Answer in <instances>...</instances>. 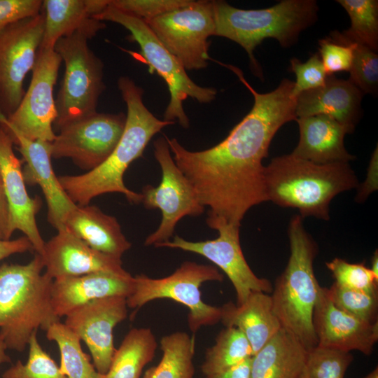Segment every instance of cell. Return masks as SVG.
I'll return each mask as SVG.
<instances>
[{"label": "cell", "instance_id": "obj_39", "mask_svg": "<svg viewBox=\"0 0 378 378\" xmlns=\"http://www.w3.org/2000/svg\"><path fill=\"white\" fill-rule=\"evenodd\" d=\"M192 0H109L108 6L138 18L145 22L178 8Z\"/></svg>", "mask_w": 378, "mask_h": 378}, {"label": "cell", "instance_id": "obj_15", "mask_svg": "<svg viewBox=\"0 0 378 378\" xmlns=\"http://www.w3.org/2000/svg\"><path fill=\"white\" fill-rule=\"evenodd\" d=\"M126 115L95 113L62 126L51 142L54 159L70 158L81 169L91 171L112 153L124 132Z\"/></svg>", "mask_w": 378, "mask_h": 378}, {"label": "cell", "instance_id": "obj_6", "mask_svg": "<svg viewBox=\"0 0 378 378\" xmlns=\"http://www.w3.org/2000/svg\"><path fill=\"white\" fill-rule=\"evenodd\" d=\"M288 234L290 256L272 289V308L281 327L309 350L317 346L312 319L321 287L314 271L318 246L300 215L291 218Z\"/></svg>", "mask_w": 378, "mask_h": 378}, {"label": "cell", "instance_id": "obj_13", "mask_svg": "<svg viewBox=\"0 0 378 378\" xmlns=\"http://www.w3.org/2000/svg\"><path fill=\"white\" fill-rule=\"evenodd\" d=\"M206 221L209 227L218 232L217 238L190 241L176 235L172 241L155 247L178 248L197 253L209 260L223 270L232 282L237 305L244 303L251 292H272L271 282L258 277L244 258L239 239L241 225L230 224L220 218L211 216H208Z\"/></svg>", "mask_w": 378, "mask_h": 378}, {"label": "cell", "instance_id": "obj_35", "mask_svg": "<svg viewBox=\"0 0 378 378\" xmlns=\"http://www.w3.org/2000/svg\"><path fill=\"white\" fill-rule=\"evenodd\" d=\"M28 358L25 363L18 360L2 374V378H66L59 365L42 348L33 332L29 343Z\"/></svg>", "mask_w": 378, "mask_h": 378}, {"label": "cell", "instance_id": "obj_23", "mask_svg": "<svg viewBox=\"0 0 378 378\" xmlns=\"http://www.w3.org/2000/svg\"><path fill=\"white\" fill-rule=\"evenodd\" d=\"M299 142L291 153L298 158L316 164L348 162L354 160L344 147L348 130L330 116L319 114L298 118Z\"/></svg>", "mask_w": 378, "mask_h": 378}, {"label": "cell", "instance_id": "obj_31", "mask_svg": "<svg viewBox=\"0 0 378 378\" xmlns=\"http://www.w3.org/2000/svg\"><path fill=\"white\" fill-rule=\"evenodd\" d=\"M252 356L245 335L237 328L225 327L218 333L215 344L206 349L201 370L204 375L220 372Z\"/></svg>", "mask_w": 378, "mask_h": 378}, {"label": "cell", "instance_id": "obj_37", "mask_svg": "<svg viewBox=\"0 0 378 378\" xmlns=\"http://www.w3.org/2000/svg\"><path fill=\"white\" fill-rule=\"evenodd\" d=\"M335 283L349 289L365 292H378V280L365 262L351 263L344 259L335 258L326 262Z\"/></svg>", "mask_w": 378, "mask_h": 378}, {"label": "cell", "instance_id": "obj_20", "mask_svg": "<svg viewBox=\"0 0 378 378\" xmlns=\"http://www.w3.org/2000/svg\"><path fill=\"white\" fill-rule=\"evenodd\" d=\"M8 132L25 161L22 170L25 183L41 187L47 202L48 222L57 230L63 228L66 217L76 204L68 197L54 172L51 142L32 141L15 132Z\"/></svg>", "mask_w": 378, "mask_h": 378}, {"label": "cell", "instance_id": "obj_30", "mask_svg": "<svg viewBox=\"0 0 378 378\" xmlns=\"http://www.w3.org/2000/svg\"><path fill=\"white\" fill-rule=\"evenodd\" d=\"M46 337L55 342L60 354L59 368L66 378H104L85 353L80 338L60 321L46 331Z\"/></svg>", "mask_w": 378, "mask_h": 378}, {"label": "cell", "instance_id": "obj_44", "mask_svg": "<svg viewBox=\"0 0 378 378\" xmlns=\"http://www.w3.org/2000/svg\"><path fill=\"white\" fill-rule=\"evenodd\" d=\"M34 251L29 239L22 236L15 239H0V261L11 255Z\"/></svg>", "mask_w": 378, "mask_h": 378}, {"label": "cell", "instance_id": "obj_24", "mask_svg": "<svg viewBox=\"0 0 378 378\" xmlns=\"http://www.w3.org/2000/svg\"><path fill=\"white\" fill-rule=\"evenodd\" d=\"M42 9L45 26L41 48L54 49L59 38L76 33L91 39L106 27L93 17L99 11L96 0H43Z\"/></svg>", "mask_w": 378, "mask_h": 378}, {"label": "cell", "instance_id": "obj_21", "mask_svg": "<svg viewBox=\"0 0 378 378\" xmlns=\"http://www.w3.org/2000/svg\"><path fill=\"white\" fill-rule=\"evenodd\" d=\"M134 287L129 272L101 271L78 276L53 279L51 304L55 314L66 316L71 311L94 300L111 296H130Z\"/></svg>", "mask_w": 378, "mask_h": 378}, {"label": "cell", "instance_id": "obj_2", "mask_svg": "<svg viewBox=\"0 0 378 378\" xmlns=\"http://www.w3.org/2000/svg\"><path fill=\"white\" fill-rule=\"evenodd\" d=\"M118 87L127 106L125 126L118 145L95 169L80 175L58 176L65 192L76 205H88L94 197L109 192L122 193L132 204L141 203V194L125 185L124 173L133 161L142 156L154 135L174 124L157 118L147 108L142 99L143 89L128 76H120Z\"/></svg>", "mask_w": 378, "mask_h": 378}, {"label": "cell", "instance_id": "obj_48", "mask_svg": "<svg viewBox=\"0 0 378 378\" xmlns=\"http://www.w3.org/2000/svg\"><path fill=\"white\" fill-rule=\"evenodd\" d=\"M363 378H378V368L377 366L372 370L370 373Z\"/></svg>", "mask_w": 378, "mask_h": 378}, {"label": "cell", "instance_id": "obj_29", "mask_svg": "<svg viewBox=\"0 0 378 378\" xmlns=\"http://www.w3.org/2000/svg\"><path fill=\"white\" fill-rule=\"evenodd\" d=\"M162 356L155 366L148 368L143 378H193L195 337L176 332L162 337Z\"/></svg>", "mask_w": 378, "mask_h": 378}, {"label": "cell", "instance_id": "obj_10", "mask_svg": "<svg viewBox=\"0 0 378 378\" xmlns=\"http://www.w3.org/2000/svg\"><path fill=\"white\" fill-rule=\"evenodd\" d=\"M163 46L186 70L208 66L209 38L215 36L213 1H191L147 22Z\"/></svg>", "mask_w": 378, "mask_h": 378}, {"label": "cell", "instance_id": "obj_33", "mask_svg": "<svg viewBox=\"0 0 378 378\" xmlns=\"http://www.w3.org/2000/svg\"><path fill=\"white\" fill-rule=\"evenodd\" d=\"M353 360L350 352L317 345L308 350L299 378H344Z\"/></svg>", "mask_w": 378, "mask_h": 378}, {"label": "cell", "instance_id": "obj_22", "mask_svg": "<svg viewBox=\"0 0 378 378\" xmlns=\"http://www.w3.org/2000/svg\"><path fill=\"white\" fill-rule=\"evenodd\" d=\"M363 93L349 80L328 76L325 84L300 93L295 99L296 118L319 114L332 117L351 134L360 115Z\"/></svg>", "mask_w": 378, "mask_h": 378}, {"label": "cell", "instance_id": "obj_19", "mask_svg": "<svg viewBox=\"0 0 378 378\" xmlns=\"http://www.w3.org/2000/svg\"><path fill=\"white\" fill-rule=\"evenodd\" d=\"M52 279L106 271L125 273L121 258L97 251L64 227L45 242L41 255Z\"/></svg>", "mask_w": 378, "mask_h": 378}, {"label": "cell", "instance_id": "obj_5", "mask_svg": "<svg viewBox=\"0 0 378 378\" xmlns=\"http://www.w3.org/2000/svg\"><path fill=\"white\" fill-rule=\"evenodd\" d=\"M215 36L227 38L241 46L248 54L254 75L263 80L262 70L253 51L267 38L281 47L295 44L300 34L317 20L318 7L314 0H284L263 9L244 10L224 1H213Z\"/></svg>", "mask_w": 378, "mask_h": 378}, {"label": "cell", "instance_id": "obj_43", "mask_svg": "<svg viewBox=\"0 0 378 378\" xmlns=\"http://www.w3.org/2000/svg\"><path fill=\"white\" fill-rule=\"evenodd\" d=\"M14 232L11 228V216L0 170V239L9 240Z\"/></svg>", "mask_w": 378, "mask_h": 378}, {"label": "cell", "instance_id": "obj_38", "mask_svg": "<svg viewBox=\"0 0 378 378\" xmlns=\"http://www.w3.org/2000/svg\"><path fill=\"white\" fill-rule=\"evenodd\" d=\"M289 70L296 76L291 95L295 99L302 92L323 86L328 78L318 52L305 62L297 58L290 60Z\"/></svg>", "mask_w": 378, "mask_h": 378}, {"label": "cell", "instance_id": "obj_11", "mask_svg": "<svg viewBox=\"0 0 378 378\" xmlns=\"http://www.w3.org/2000/svg\"><path fill=\"white\" fill-rule=\"evenodd\" d=\"M154 156L162 171L158 186L146 185L142 188L141 203L148 209H159L162 219L158 229L149 234L145 246L169 241L176 225L187 216H198L204 210L192 186L176 164L165 137L153 142Z\"/></svg>", "mask_w": 378, "mask_h": 378}, {"label": "cell", "instance_id": "obj_12", "mask_svg": "<svg viewBox=\"0 0 378 378\" xmlns=\"http://www.w3.org/2000/svg\"><path fill=\"white\" fill-rule=\"evenodd\" d=\"M44 26L42 11L0 30V111L6 118L25 93L23 82L35 64Z\"/></svg>", "mask_w": 378, "mask_h": 378}, {"label": "cell", "instance_id": "obj_28", "mask_svg": "<svg viewBox=\"0 0 378 378\" xmlns=\"http://www.w3.org/2000/svg\"><path fill=\"white\" fill-rule=\"evenodd\" d=\"M157 347L150 328H132L115 349L104 378H140L144 368L153 359Z\"/></svg>", "mask_w": 378, "mask_h": 378}, {"label": "cell", "instance_id": "obj_47", "mask_svg": "<svg viewBox=\"0 0 378 378\" xmlns=\"http://www.w3.org/2000/svg\"><path fill=\"white\" fill-rule=\"evenodd\" d=\"M374 277L378 280V251L376 250L371 258V267L370 268Z\"/></svg>", "mask_w": 378, "mask_h": 378}, {"label": "cell", "instance_id": "obj_4", "mask_svg": "<svg viewBox=\"0 0 378 378\" xmlns=\"http://www.w3.org/2000/svg\"><path fill=\"white\" fill-rule=\"evenodd\" d=\"M41 255L25 265L0 266V334L7 349L22 352L33 332L60 321L51 304L53 279Z\"/></svg>", "mask_w": 378, "mask_h": 378}, {"label": "cell", "instance_id": "obj_16", "mask_svg": "<svg viewBox=\"0 0 378 378\" xmlns=\"http://www.w3.org/2000/svg\"><path fill=\"white\" fill-rule=\"evenodd\" d=\"M126 298L111 296L76 307L64 324L88 346L96 370L105 375L115 351L113 330L127 316Z\"/></svg>", "mask_w": 378, "mask_h": 378}, {"label": "cell", "instance_id": "obj_36", "mask_svg": "<svg viewBox=\"0 0 378 378\" xmlns=\"http://www.w3.org/2000/svg\"><path fill=\"white\" fill-rule=\"evenodd\" d=\"M330 34L341 39L331 32ZM350 43L353 48V59L349 80L363 94H375L378 85V55L367 46Z\"/></svg>", "mask_w": 378, "mask_h": 378}, {"label": "cell", "instance_id": "obj_8", "mask_svg": "<svg viewBox=\"0 0 378 378\" xmlns=\"http://www.w3.org/2000/svg\"><path fill=\"white\" fill-rule=\"evenodd\" d=\"M88 39L76 33L59 38L54 50L64 62L65 71L55 99L54 132L76 120L97 113L106 88L104 63L90 48Z\"/></svg>", "mask_w": 378, "mask_h": 378}, {"label": "cell", "instance_id": "obj_49", "mask_svg": "<svg viewBox=\"0 0 378 378\" xmlns=\"http://www.w3.org/2000/svg\"><path fill=\"white\" fill-rule=\"evenodd\" d=\"M7 120V118L0 111V125L4 126Z\"/></svg>", "mask_w": 378, "mask_h": 378}, {"label": "cell", "instance_id": "obj_3", "mask_svg": "<svg viewBox=\"0 0 378 378\" xmlns=\"http://www.w3.org/2000/svg\"><path fill=\"white\" fill-rule=\"evenodd\" d=\"M264 184L267 201L297 209L302 218L327 220L332 200L357 188L359 183L348 162L316 164L290 153L276 157L265 166Z\"/></svg>", "mask_w": 378, "mask_h": 378}, {"label": "cell", "instance_id": "obj_14", "mask_svg": "<svg viewBox=\"0 0 378 378\" xmlns=\"http://www.w3.org/2000/svg\"><path fill=\"white\" fill-rule=\"evenodd\" d=\"M62 60L54 49L39 48L29 86L4 128L29 140L52 142L57 117L53 90Z\"/></svg>", "mask_w": 378, "mask_h": 378}, {"label": "cell", "instance_id": "obj_27", "mask_svg": "<svg viewBox=\"0 0 378 378\" xmlns=\"http://www.w3.org/2000/svg\"><path fill=\"white\" fill-rule=\"evenodd\" d=\"M308 349L281 328L251 359L250 378H299Z\"/></svg>", "mask_w": 378, "mask_h": 378}, {"label": "cell", "instance_id": "obj_17", "mask_svg": "<svg viewBox=\"0 0 378 378\" xmlns=\"http://www.w3.org/2000/svg\"><path fill=\"white\" fill-rule=\"evenodd\" d=\"M313 327L319 346L371 354L378 340V322L367 323L337 308L320 287L313 312Z\"/></svg>", "mask_w": 378, "mask_h": 378}, {"label": "cell", "instance_id": "obj_9", "mask_svg": "<svg viewBox=\"0 0 378 378\" xmlns=\"http://www.w3.org/2000/svg\"><path fill=\"white\" fill-rule=\"evenodd\" d=\"M223 279V274L214 266L185 261L164 278L153 279L143 274L134 276V290L126 298L127 304L131 309H140L156 299L174 300L189 309L188 324L195 333L202 326H213L220 321V307L204 302L200 287L204 282H221Z\"/></svg>", "mask_w": 378, "mask_h": 378}, {"label": "cell", "instance_id": "obj_45", "mask_svg": "<svg viewBox=\"0 0 378 378\" xmlns=\"http://www.w3.org/2000/svg\"><path fill=\"white\" fill-rule=\"evenodd\" d=\"M251 359L248 358L225 371L204 375L202 378H250Z\"/></svg>", "mask_w": 378, "mask_h": 378}, {"label": "cell", "instance_id": "obj_18", "mask_svg": "<svg viewBox=\"0 0 378 378\" xmlns=\"http://www.w3.org/2000/svg\"><path fill=\"white\" fill-rule=\"evenodd\" d=\"M14 142L0 125V170L10 209L11 228L22 232L31 243L36 253L41 255L45 241L38 230L36 216L40 210L39 197H31L25 186L22 162L13 151Z\"/></svg>", "mask_w": 378, "mask_h": 378}, {"label": "cell", "instance_id": "obj_1", "mask_svg": "<svg viewBox=\"0 0 378 378\" xmlns=\"http://www.w3.org/2000/svg\"><path fill=\"white\" fill-rule=\"evenodd\" d=\"M249 90L254 103L249 113L216 146L200 151L184 148L175 138L164 136L173 159L188 179L208 216L241 225L246 212L266 202L263 159L270 143L286 122L295 120L294 81L281 80L272 92L259 93L241 71L224 64Z\"/></svg>", "mask_w": 378, "mask_h": 378}, {"label": "cell", "instance_id": "obj_40", "mask_svg": "<svg viewBox=\"0 0 378 378\" xmlns=\"http://www.w3.org/2000/svg\"><path fill=\"white\" fill-rule=\"evenodd\" d=\"M319 56L328 76L340 71H349L353 59L350 43L329 36L318 41Z\"/></svg>", "mask_w": 378, "mask_h": 378}, {"label": "cell", "instance_id": "obj_34", "mask_svg": "<svg viewBox=\"0 0 378 378\" xmlns=\"http://www.w3.org/2000/svg\"><path fill=\"white\" fill-rule=\"evenodd\" d=\"M326 290L331 302L340 309L367 323L378 322V292L349 289L335 282Z\"/></svg>", "mask_w": 378, "mask_h": 378}, {"label": "cell", "instance_id": "obj_46", "mask_svg": "<svg viewBox=\"0 0 378 378\" xmlns=\"http://www.w3.org/2000/svg\"><path fill=\"white\" fill-rule=\"evenodd\" d=\"M6 349L7 348L4 338L0 334V365L5 363H10L11 361L10 356L6 353Z\"/></svg>", "mask_w": 378, "mask_h": 378}, {"label": "cell", "instance_id": "obj_26", "mask_svg": "<svg viewBox=\"0 0 378 378\" xmlns=\"http://www.w3.org/2000/svg\"><path fill=\"white\" fill-rule=\"evenodd\" d=\"M64 225L93 249L115 258H121L132 246L116 218L94 205H76Z\"/></svg>", "mask_w": 378, "mask_h": 378}, {"label": "cell", "instance_id": "obj_42", "mask_svg": "<svg viewBox=\"0 0 378 378\" xmlns=\"http://www.w3.org/2000/svg\"><path fill=\"white\" fill-rule=\"evenodd\" d=\"M377 147L374 150L368 169L367 178L361 185H358L356 200L358 202H363L373 191L377 190Z\"/></svg>", "mask_w": 378, "mask_h": 378}, {"label": "cell", "instance_id": "obj_41", "mask_svg": "<svg viewBox=\"0 0 378 378\" xmlns=\"http://www.w3.org/2000/svg\"><path fill=\"white\" fill-rule=\"evenodd\" d=\"M41 0H0V30L41 12Z\"/></svg>", "mask_w": 378, "mask_h": 378}, {"label": "cell", "instance_id": "obj_25", "mask_svg": "<svg viewBox=\"0 0 378 378\" xmlns=\"http://www.w3.org/2000/svg\"><path fill=\"white\" fill-rule=\"evenodd\" d=\"M220 310V321L245 335L253 356L281 328L273 311L271 295L266 293L251 292L241 304L228 302Z\"/></svg>", "mask_w": 378, "mask_h": 378}, {"label": "cell", "instance_id": "obj_7", "mask_svg": "<svg viewBox=\"0 0 378 378\" xmlns=\"http://www.w3.org/2000/svg\"><path fill=\"white\" fill-rule=\"evenodd\" d=\"M94 18L102 22L117 23L127 29L132 39L139 44L141 54L150 71H155L165 81L170 100L164 113V120L177 121L181 127L188 128L190 121L183 108V101L190 97L200 103L207 104L216 98L217 90L196 84L144 20L108 5Z\"/></svg>", "mask_w": 378, "mask_h": 378}, {"label": "cell", "instance_id": "obj_32", "mask_svg": "<svg viewBox=\"0 0 378 378\" xmlns=\"http://www.w3.org/2000/svg\"><path fill=\"white\" fill-rule=\"evenodd\" d=\"M348 13L351 25L349 29L331 33L343 41L378 50V1L337 0Z\"/></svg>", "mask_w": 378, "mask_h": 378}]
</instances>
